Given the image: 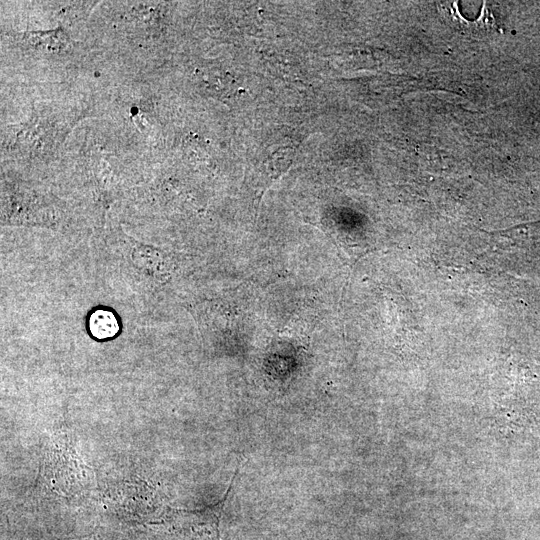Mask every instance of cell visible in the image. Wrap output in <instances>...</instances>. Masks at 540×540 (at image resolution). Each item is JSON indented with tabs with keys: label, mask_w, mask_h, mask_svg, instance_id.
<instances>
[{
	"label": "cell",
	"mask_w": 540,
	"mask_h": 540,
	"mask_svg": "<svg viewBox=\"0 0 540 540\" xmlns=\"http://www.w3.org/2000/svg\"><path fill=\"white\" fill-rule=\"evenodd\" d=\"M90 330L99 339L109 338L117 333L118 323L111 312L98 310L91 315Z\"/></svg>",
	"instance_id": "6da1fadb"
},
{
	"label": "cell",
	"mask_w": 540,
	"mask_h": 540,
	"mask_svg": "<svg viewBox=\"0 0 540 540\" xmlns=\"http://www.w3.org/2000/svg\"><path fill=\"white\" fill-rule=\"evenodd\" d=\"M219 540V539H218Z\"/></svg>",
	"instance_id": "7a4b0ae2"
}]
</instances>
